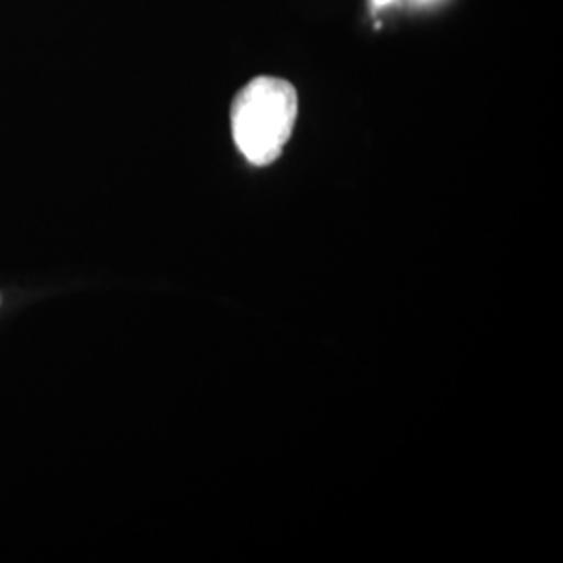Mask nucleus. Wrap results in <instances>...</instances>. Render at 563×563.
I'll list each match as a JSON object with an SVG mask.
<instances>
[{
	"instance_id": "f257e3e1",
	"label": "nucleus",
	"mask_w": 563,
	"mask_h": 563,
	"mask_svg": "<svg viewBox=\"0 0 563 563\" xmlns=\"http://www.w3.org/2000/svg\"><path fill=\"white\" fill-rule=\"evenodd\" d=\"M299 99L290 81L262 76L232 102V134L244 159L257 167L276 162L292 136Z\"/></svg>"
},
{
	"instance_id": "f03ea898",
	"label": "nucleus",
	"mask_w": 563,
	"mask_h": 563,
	"mask_svg": "<svg viewBox=\"0 0 563 563\" xmlns=\"http://www.w3.org/2000/svg\"><path fill=\"white\" fill-rule=\"evenodd\" d=\"M388 2H393V0H374L376 7H383V4H388Z\"/></svg>"
}]
</instances>
